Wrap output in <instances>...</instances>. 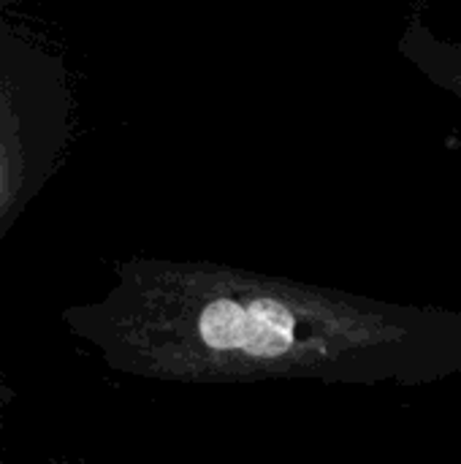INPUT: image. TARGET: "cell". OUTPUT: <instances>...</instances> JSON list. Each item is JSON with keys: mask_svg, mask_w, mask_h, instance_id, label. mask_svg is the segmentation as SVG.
Wrapping results in <instances>:
<instances>
[{"mask_svg": "<svg viewBox=\"0 0 461 464\" xmlns=\"http://www.w3.org/2000/svg\"><path fill=\"white\" fill-rule=\"evenodd\" d=\"M399 52L405 57H410L432 82H437L443 90H448L451 95H456L461 101V49L435 38L424 22L413 19L402 35Z\"/></svg>", "mask_w": 461, "mask_h": 464, "instance_id": "1", "label": "cell"}, {"mask_svg": "<svg viewBox=\"0 0 461 464\" xmlns=\"http://www.w3.org/2000/svg\"><path fill=\"white\" fill-rule=\"evenodd\" d=\"M293 313L274 302V299H253L247 304V337H245V351L250 356H280L291 348L293 343Z\"/></svg>", "mask_w": 461, "mask_h": 464, "instance_id": "2", "label": "cell"}, {"mask_svg": "<svg viewBox=\"0 0 461 464\" xmlns=\"http://www.w3.org/2000/svg\"><path fill=\"white\" fill-rule=\"evenodd\" d=\"M198 332L204 343L217 351L242 348L247 337V307L234 299H217L204 307L198 318Z\"/></svg>", "mask_w": 461, "mask_h": 464, "instance_id": "3", "label": "cell"}]
</instances>
